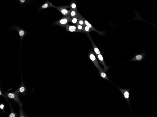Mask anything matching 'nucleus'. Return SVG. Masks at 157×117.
Returning <instances> with one entry per match:
<instances>
[{
	"mask_svg": "<svg viewBox=\"0 0 157 117\" xmlns=\"http://www.w3.org/2000/svg\"><path fill=\"white\" fill-rule=\"evenodd\" d=\"M71 18L69 15L67 16H63L60 19L55 22L54 24L55 25H58L61 27L64 26L69 22Z\"/></svg>",
	"mask_w": 157,
	"mask_h": 117,
	"instance_id": "f257e3e1",
	"label": "nucleus"
},
{
	"mask_svg": "<svg viewBox=\"0 0 157 117\" xmlns=\"http://www.w3.org/2000/svg\"><path fill=\"white\" fill-rule=\"evenodd\" d=\"M5 95L8 98L14 100L18 103L20 106L22 107V104L18 96V94L14 92H6L5 93Z\"/></svg>",
	"mask_w": 157,
	"mask_h": 117,
	"instance_id": "f03ea898",
	"label": "nucleus"
},
{
	"mask_svg": "<svg viewBox=\"0 0 157 117\" xmlns=\"http://www.w3.org/2000/svg\"><path fill=\"white\" fill-rule=\"evenodd\" d=\"M88 57L91 60L94 65L98 69L103 71V69L99 65L94 53L92 51H89Z\"/></svg>",
	"mask_w": 157,
	"mask_h": 117,
	"instance_id": "7ed1b4c3",
	"label": "nucleus"
},
{
	"mask_svg": "<svg viewBox=\"0 0 157 117\" xmlns=\"http://www.w3.org/2000/svg\"><path fill=\"white\" fill-rule=\"evenodd\" d=\"M69 7V6L68 5L60 7L56 6L55 8L57 9L63 15V16H67L70 15V10H68L67 9Z\"/></svg>",
	"mask_w": 157,
	"mask_h": 117,
	"instance_id": "20e7f679",
	"label": "nucleus"
},
{
	"mask_svg": "<svg viewBox=\"0 0 157 117\" xmlns=\"http://www.w3.org/2000/svg\"><path fill=\"white\" fill-rule=\"evenodd\" d=\"M11 28H13L16 29L18 32L21 39L20 45V47L22 40L24 36L25 35L28 34L27 32L23 29L17 26H11L10 28V29Z\"/></svg>",
	"mask_w": 157,
	"mask_h": 117,
	"instance_id": "39448f33",
	"label": "nucleus"
},
{
	"mask_svg": "<svg viewBox=\"0 0 157 117\" xmlns=\"http://www.w3.org/2000/svg\"><path fill=\"white\" fill-rule=\"evenodd\" d=\"M77 13L78 17L82 19L83 20L85 24L88 26L92 30L94 31L100 35L103 34L102 32L98 31L87 20L82 16L78 12Z\"/></svg>",
	"mask_w": 157,
	"mask_h": 117,
	"instance_id": "423d86ee",
	"label": "nucleus"
},
{
	"mask_svg": "<svg viewBox=\"0 0 157 117\" xmlns=\"http://www.w3.org/2000/svg\"><path fill=\"white\" fill-rule=\"evenodd\" d=\"M66 29V30L67 32H83L82 31L79 30L76 26L74 25H71L67 24L64 26Z\"/></svg>",
	"mask_w": 157,
	"mask_h": 117,
	"instance_id": "0eeeda50",
	"label": "nucleus"
},
{
	"mask_svg": "<svg viewBox=\"0 0 157 117\" xmlns=\"http://www.w3.org/2000/svg\"><path fill=\"white\" fill-rule=\"evenodd\" d=\"M120 90L123 95L124 97L127 101L130 108V101L129 89H123L119 88Z\"/></svg>",
	"mask_w": 157,
	"mask_h": 117,
	"instance_id": "6e6552de",
	"label": "nucleus"
},
{
	"mask_svg": "<svg viewBox=\"0 0 157 117\" xmlns=\"http://www.w3.org/2000/svg\"><path fill=\"white\" fill-rule=\"evenodd\" d=\"M96 55L100 62L102 65L104 67V68L103 70V71L105 72H106L109 67H107L106 64L101 54H96Z\"/></svg>",
	"mask_w": 157,
	"mask_h": 117,
	"instance_id": "1a4fd4ad",
	"label": "nucleus"
},
{
	"mask_svg": "<svg viewBox=\"0 0 157 117\" xmlns=\"http://www.w3.org/2000/svg\"><path fill=\"white\" fill-rule=\"evenodd\" d=\"M27 88L24 85L22 80L21 84L18 89L14 92L17 93H21L24 94L26 93L27 91Z\"/></svg>",
	"mask_w": 157,
	"mask_h": 117,
	"instance_id": "9d476101",
	"label": "nucleus"
},
{
	"mask_svg": "<svg viewBox=\"0 0 157 117\" xmlns=\"http://www.w3.org/2000/svg\"><path fill=\"white\" fill-rule=\"evenodd\" d=\"M56 6L53 5L51 3L49 2L48 0H47L46 2L39 7L38 10L40 11L42 9H46L49 7L55 8Z\"/></svg>",
	"mask_w": 157,
	"mask_h": 117,
	"instance_id": "9b49d317",
	"label": "nucleus"
},
{
	"mask_svg": "<svg viewBox=\"0 0 157 117\" xmlns=\"http://www.w3.org/2000/svg\"><path fill=\"white\" fill-rule=\"evenodd\" d=\"M145 55L144 53L137 54L129 61H141L144 59L145 57Z\"/></svg>",
	"mask_w": 157,
	"mask_h": 117,
	"instance_id": "f8f14e48",
	"label": "nucleus"
},
{
	"mask_svg": "<svg viewBox=\"0 0 157 117\" xmlns=\"http://www.w3.org/2000/svg\"><path fill=\"white\" fill-rule=\"evenodd\" d=\"M89 38L93 46L94 50L96 54H101L100 51L98 48L95 44L91 39L90 36H89Z\"/></svg>",
	"mask_w": 157,
	"mask_h": 117,
	"instance_id": "ddd939ff",
	"label": "nucleus"
},
{
	"mask_svg": "<svg viewBox=\"0 0 157 117\" xmlns=\"http://www.w3.org/2000/svg\"><path fill=\"white\" fill-rule=\"evenodd\" d=\"M98 69L99 71L100 76V77L104 79L108 80L110 81L108 78L106 74L105 73V72L100 69Z\"/></svg>",
	"mask_w": 157,
	"mask_h": 117,
	"instance_id": "4468645a",
	"label": "nucleus"
},
{
	"mask_svg": "<svg viewBox=\"0 0 157 117\" xmlns=\"http://www.w3.org/2000/svg\"><path fill=\"white\" fill-rule=\"evenodd\" d=\"M70 13L69 15L71 18H78V13L75 10L70 9Z\"/></svg>",
	"mask_w": 157,
	"mask_h": 117,
	"instance_id": "2eb2a0df",
	"label": "nucleus"
},
{
	"mask_svg": "<svg viewBox=\"0 0 157 117\" xmlns=\"http://www.w3.org/2000/svg\"><path fill=\"white\" fill-rule=\"evenodd\" d=\"M69 8L70 9H73L75 10L77 12H78L77 7L76 4L75 2L71 1L69 5Z\"/></svg>",
	"mask_w": 157,
	"mask_h": 117,
	"instance_id": "dca6fc26",
	"label": "nucleus"
},
{
	"mask_svg": "<svg viewBox=\"0 0 157 117\" xmlns=\"http://www.w3.org/2000/svg\"><path fill=\"white\" fill-rule=\"evenodd\" d=\"M17 1L19 2V4L20 5L24 4H29L31 1V0H17Z\"/></svg>",
	"mask_w": 157,
	"mask_h": 117,
	"instance_id": "f3484780",
	"label": "nucleus"
},
{
	"mask_svg": "<svg viewBox=\"0 0 157 117\" xmlns=\"http://www.w3.org/2000/svg\"><path fill=\"white\" fill-rule=\"evenodd\" d=\"M77 23L79 25L83 26L85 24L83 20L79 17L77 18Z\"/></svg>",
	"mask_w": 157,
	"mask_h": 117,
	"instance_id": "a211bd4d",
	"label": "nucleus"
},
{
	"mask_svg": "<svg viewBox=\"0 0 157 117\" xmlns=\"http://www.w3.org/2000/svg\"><path fill=\"white\" fill-rule=\"evenodd\" d=\"M69 22L76 25L77 23V18H71Z\"/></svg>",
	"mask_w": 157,
	"mask_h": 117,
	"instance_id": "6ab92c4d",
	"label": "nucleus"
},
{
	"mask_svg": "<svg viewBox=\"0 0 157 117\" xmlns=\"http://www.w3.org/2000/svg\"><path fill=\"white\" fill-rule=\"evenodd\" d=\"M76 25L77 28L79 30L86 32L83 26L79 25L78 23Z\"/></svg>",
	"mask_w": 157,
	"mask_h": 117,
	"instance_id": "aec40b11",
	"label": "nucleus"
},
{
	"mask_svg": "<svg viewBox=\"0 0 157 117\" xmlns=\"http://www.w3.org/2000/svg\"><path fill=\"white\" fill-rule=\"evenodd\" d=\"M17 114L14 112L12 109H11V112L9 115V117H17Z\"/></svg>",
	"mask_w": 157,
	"mask_h": 117,
	"instance_id": "412c9836",
	"label": "nucleus"
},
{
	"mask_svg": "<svg viewBox=\"0 0 157 117\" xmlns=\"http://www.w3.org/2000/svg\"><path fill=\"white\" fill-rule=\"evenodd\" d=\"M83 27L86 32H89L92 31L91 30L88 26L85 25Z\"/></svg>",
	"mask_w": 157,
	"mask_h": 117,
	"instance_id": "4be33fe9",
	"label": "nucleus"
},
{
	"mask_svg": "<svg viewBox=\"0 0 157 117\" xmlns=\"http://www.w3.org/2000/svg\"><path fill=\"white\" fill-rule=\"evenodd\" d=\"M4 107L5 106L4 104L2 103H1L0 104V108L3 113L5 112L4 110Z\"/></svg>",
	"mask_w": 157,
	"mask_h": 117,
	"instance_id": "5701e85b",
	"label": "nucleus"
},
{
	"mask_svg": "<svg viewBox=\"0 0 157 117\" xmlns=\"http://www.w3.org/2000/svg\"><path fill=\"white\" fill-rule=\"evenodd\" d=\"M0 95L1 96H4L6 99L7 100V99L6 98V96H5L4 95L3 93H2V91L0 90Z\"/></svg>",
	"mask_w": 157,
	"mask_h": 117,
	"instance_id": "b1692460",
	"label": "nucleus"
}]
</instances>
